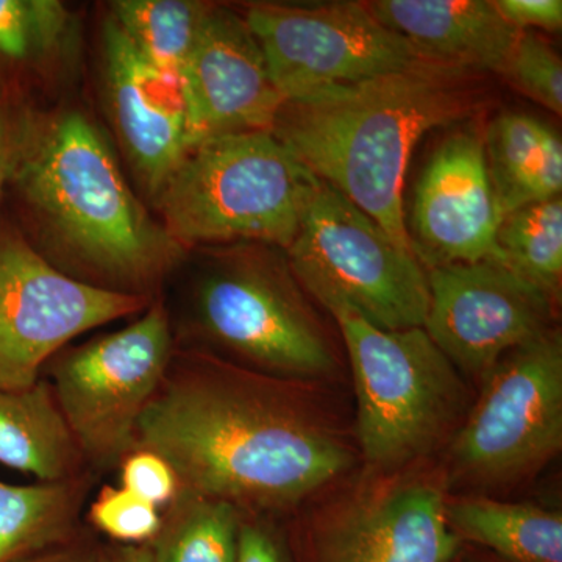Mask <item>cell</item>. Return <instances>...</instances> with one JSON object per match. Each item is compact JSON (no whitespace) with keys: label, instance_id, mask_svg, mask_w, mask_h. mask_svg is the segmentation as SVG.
Masks as SVG:
<instances>
[{"label":"cell","instance_id":"6da1fadb","mask_svg":"<svg viewBox=\"0 0 562 562\" xmlns=\"http://www.w3.org/2000/svg\"><path fill=\"white\" fill-rule=\"evenodd\" d=\"M136 447L161 454L180 490L246 516L284 512L350 464L292 382L179 349L139 422Z\"/></svg>","mask_w":562,"mask_h":562},{"label":"cell","instance_id":"f1b7e54d","mask_svg":"<svg viewBox=\"0 0 562 562\" xmlns=\"http://www.w3.org/2000/svg\"><path fill=\"white\" fill-rule=\"evenodd\" d=\"M562 191V144L560 133L552 125L543 127L541 143L536 151L531 171L525 181L522 206L552 201L561 198Z\"/></svg>","mask_w":562,"mask_h":562},{"label":"cell","instance_id":"277c9868","mask_svg":"<svg viewBox=\"0 0 562 562\" xmlns=\"http://www.w3.org/2000/svg\"><path fill=\"white\" fill-rule=\"evenodd\" d=\"M162 301L179 350L288 382L331 371L330 347L279 247L190 250Z\"/></svg>","mask_w":562,"mask_h":562},{"label":"cell","instance_id":"ffe728a7","mask_svg":"<svg viewBox=\"0 0 562 562\" xmlns=\"http://www.w3.org/2000/svg\"><path fill=\"white\" fill-rule=\"evenodd\" d=\"M99 482L92 472L25 486L0 482V562H20L72 538Z\"/></svg>","mask_w":562,"mask_h":562},{"label":"cell","instance_id":"ac0fdd59","mask_svg":"<svg viewBox=\"0 0 562 562\" xmlns=\"http://www.w3.org/2000/svg\"><path fill=\"white\" fill-rule=\"evenodd\" d=\"M79 20L58 0H0V94L35 101L76 69Z\"/></svg>","mask_w":562,"mask_h":562},{"label":"cell","instance_id":"30bf717a","mask_svg":"<svg viewBox=\"0 0 562 562\" xmlns=\"http://www.w3.org/2000/svg\"><path fill=\"white\" fill-rule=\"evenodd\" d=\"M154 302V301H151ZM146 299L70 279L33 249L0 206V387L24 390L44 366L85 333L135 319Z\"/></svg>","mask_w":562,"mask_h":562},{"label":"cell","instance_id":"9a60e30c","mask_svg":"<svg viewBox=\"0 0 562 562\" xmlns=\"http://www.w3.org/2000/svg\"><path fill=\"white\" fill-rule=\"evenodd\" d=\"M414 254L428 269L501 261V205L487 171L483 133L464 128L432 154L414 194Z\"/></svg>","mask_w":562,"mask_h":562},{"label":"cell","instance_id":"4fadbf2b","mask_svg":"<svg viewBox=\"0 0 562 562\" xmlns=\"http://www.w3.org/2000/svg\"><path fill=\"white\" fill-rule=\"evenodd\" d=\"M103 110L125 166L150 206L188 154L180 77L150 65L106 14L101 29Z\"/></svg>","mask_w":562,"mask_h":562},{"label":"cell","instance_id":"d6986e66","mask_svg":"<svg viewBox=\"0 0 562 562\" xmlns=\"http://www.w3.org/2000/svg\"><path fill=\"white\" fill-rule=\"evenodd\" d=\"M0 464L38 482L92 472L47 380L24 390L0 387Z\"/></svg>","mask_w":562,"mask_h":562},{"label":"cell","instance_id":"cb8c5ba5","mask_svg":"<svg viewBox=\"0 0 562 562\" xmlns=\"http://www.w3.org/2000/svg\"><path fill=\"white\" fill-rule=\"evenodd\" d=\"M497 247L506 268L549 295L561 297L562 201L532 203L503 217Z\"/></svg>","mask_w":562,"mask_h":562},{"label":"cell","instance_id":"44dd1931","mask_svg":"<svg viewBox=\"0 0 562 562\" xmlns=\"http://www.w3.org/2000/svg\"><path fill=\"white\" fill-rule=\"evenodd\" d=\"M461 542L490 549L503 562H562V514L531 503L461 498L446 503Z\"/></svg>","mask_w":562,"mask_h":562},{"label":"cell","instance_id":"603a6c76","mask_svg":"<svg viewBox=\"0 0 562 562\" xmlns=\"http://www.w3.org/2000/svg\"><path fill=\"white\" fill-rule=\"evenodd\" d=\"M213 2L114 0L106 14L150 65L180 77Z\"/></svg>","mask_w":562,"mask_h":562},{"label":"cell","instance_id":"d6a6232c","mask_svg":"<svg viewBox=\"0 0 562 562\" xmlns=\"http://www.w3.org/2000/svg\"><path fill=\"white\" fill-rule=\"evenodd\" d=\"M103 542L87 524L68 541L31 554L20 562H102Z\"/></svg>","mask_w":562,"mask_h":562},{"label":"cell","instance_id":"ba28073f","mask_svg":"<svg viewBox=\"0 0 562 562\" xmlns=\"http://www.w3.org/2000/svg\"><path fill=\"white\" fill-rule=\"evenodd\" d=\"M284 254L317 301L349 303L383 330L424 327L430 292L419 258L330 184L319 180Z\"/></svg>","mask_w":562,"mask_h":562},{"label":"cell","instance_id":"3957f363","mask_svg":"<svg viewBox=\"0 0 562 562\" xmlns=\"http://www.w3.org/2000/svg\"><path fill=\"white\" fill-rule=\"evenodd\" d=\"M480 76L420 63L284 102L271 133L313 176L346 195L398 246L413 250L403 187L414 147L432 128L469 120L483 109L486 91Z\"/></svg>","mask_w":562,"mask_h":562},{"label":"cell","instance_id":"4316f807","mask_svg":"<svg viewBox=\"0 0 562 562\" xmlns=\"http://www.w3.org/2000/svg\"><path fill=\"white\" fill-rule=\"evenodd\" d=\"M502 76L525 98L562 114V61L549 41L531 31L520 32Z\"/></svg>","mask_w":562,"mask_h":562},{"label":"cell","instance_id":"7402d4cb","mask_svg":"<svg viewBox=\"0 0 562 562\" xmlns=\"http://www.w3.org/2000/svg\"><path fill=\"white\" fill-rule=\"evenodd\" d=\"M241 517L231 503L180 490L161 509L154 562H235Z\"/></svg>","mask_w":562,"mask_h":562},{"label":"cell","instance_id":"8fae6325","mask_svg":"<svg viewBox=\"0 0 562 562\" xmlns=\"http://www.w3.org/2000/svg\"><path fill=\"white\" fill-rule=\"evenodd\" d=\"M269 72L284 102L351 87L420 65L397 35L373 18L366 2L299 7H244Z\"/></svg>","mask_w":562,"mask_h":562},{"label":"cell","instance_id":"2e32d148","mask_svg":"<svg viewBox=\"0 0 562 562\" xmlns=\"http://www.w3.org/2000/svg\"><path fill=\"white\" fill-rule=\"evenodd\" d=\"M462 542L446 502L428 484H403L362 498L314 538L310 562H450Z\"/></svg>","mask_w":562,"mask_h":562},{"label":"cell","instance_id":"52a82bcc","mask_svg":"<svg viewBox=\"0 0 562 562\" xmlns=\"http://www.w3.org/2000/svg\"><path fill=\"white\" fill-rule=\"evenodd\" d=\"M162 294L120 330L69 344L46 366L58 408L98 476L136 449L139 422L176 353Z\"/></svg>","mask_w":562,"mask_h":562},{"label":"cell","instance_id":"d4e9b609","mask_svg":"<svg viewBox=\"0 0 562 562\" xmlns=\"http://www.w3.org/2000/svg\"><path fill=\"white\" fill-rule=\"evenodd\" d=\"M546 122L531 114H498L483 133L487 171L503 217L522 205L525 181L531 171Z\"/></svg>","mask_w":562,"mask_h":562},{"label":"cell","instance_id":"836d02e7","mask_svg":"<svg viewBox=\"0 0 562 562\" xmlns=\"http://www.w3.org/2000/svg\"><path fill=\"white\" fill-rule=\"evenodd\" d=\"M102 562H154L149 543L146 546H124L103 542Z\"/></svg>","mask_w":562,"mask_h":562},{"label":"cell","instance_id":"9c48e42d","mask_svg":"<svg viewBox=\"0 0 562 562\" xmlns=\"http://www.w3.org/2000/svg\"><path fill=\"white\" fill-rule=\"evenodd\" d=\"M484 379L454 438L453 473L479 487L538 471L562 446V338L549 328L506 353Z\"/></svg>","mask_w":562,"mask_h":562},{"label":"cell","instance_id":"8992f818","mask_svg":"<svg viewBox=\"0 0 562 562\" xmlns=\"http://www.w3.org/2000/svg\"><path fill=\"white\" fill-rule=\"evenodd\" d=\"M319 302L349 351L366 460L387 471L430 452L461 413L464 391L457 368L424 327L383 330L349 303Z\"/></svg>","mask_w":562,"mask_h":562},{"label":"cell","instance_id":"484cf974","mask_svg":"<svg viewBox=\"0 0 562 562\" xmlns=\"http://www.w3.org/2000/svg\"><path fill=\"white\" fill-rule=\"evenodd\" d=\"M85 524L109 542L146 546L161 525V509L122 486L105 484L85 509Z\"/></svg>","mask_w":562,"mask_h":562},{"label":"cell","instance_id":"5bb4252c","mask_svg":"<svg viewBox=\"0 0 562 562\" xmlns=\"http://www.w3.org/2000/svg\"><path fill=\"white\" fill-rule=\"evenodd\" d=\"M188 151L205 140L272 132L284 99L246 18L213 3L180 74Z\"/></svg>","mask_w":562,"mask_h":562},{"label":"cell","instance_id":"4dcf8cb0","mask_svg":"<svg viewBox=\"0 0 562 562\" xmlns=\"http://www.w3.org/2000/svg\"><path fill=\"white\" fill-rule=\"evenodd\" d=\"M494 5L503 20L516 31H561V0H494Z\"/></svg>","mask_w":562,"mask_h":562},{"label":"cell","instance_id":"f546056e","mask_svg":"<svg viewBox=\"0 0 562 562\" xmlns=\"http://www.w3.org/2000/svg\"><path fill=\"white\" fill-rule=\"evenodd\" d=\"M36 102L0 94V206L24 133L29 113Z\"/></svg>","mask_w":562,"mask_h":562},{"label":"cell","instance_id":"7a4b0ae2","mask_svg":"<svg viewBox=\"0 0 562 562\" xmlns=\"http://www.w3.org/2000/svg\"><path fill=\"white\" fill-rule=\"evenodd\" d=\"M2 203L44 260L98 290L155 301L190 254L81 106H32Z\"/></svg>","mask_w":562,"mask_h":562},{"label":"cell","instance_id":"5b68a950","mask_svg":"<svg viewBox=\"0 0 562 562\" xmlns=\"http://www.w3.org/2000/svg\"><path fill=\"white\" fill-rule=\"evenodd\" d=\"M317 184L271 132L238 133L188 151L151 211L188 251L238 243L286 250Z\"/></svg>","mask_w":562,"mask_h":562},{"label":"cell","instance_id":"e0dca14e","mask_svg":"<svg viewBox=\"0 0 562 562\" xmlns=\"http://www.w3.org/2000/svg\"><path fill=\"white\" fill-rule=\"evenodd\" d=\"M366 7L417 60L469 72L502 74L520 33L494 0H373Z\"/></svg>","mask_w":562,"mask_h":562},{"label":"cell","instance_id":"e575fe53","mask_svg":"<svg viewBox=\"0 0 562 562\" xmlns=\"http://www.w3.org/2000/svg\"><path fill=\"white\" fill-rule=\"evenodd\" d=\"M450 562H458V561H457V558H454V560H453V561H450Z\"/></svg>","mask_w":562,"mask_h":562},{"label":"cell","instance_id":"83f0119b","mask_svg":"<svg viewBox=\"0 0 562 562\" xmlns=\"http://www.w3.org/2000/svg\"><path fill=\"white\" fill-rule=\"evenodd\" d=\"M120 472V486L158 509L166 508L180 491V482L161 454L136 447L125 454L116 469Z\"/></svg>","mask_w":562,"mask_h":562},{"label":"cell","instance_id":"1f68e13d","mask_svg":"<svg viewBox=\"0 0 562 562\" xmlns=\"http://www.w3.org/2000/svg\"><path fill=\"white\" fill-rule=\"evenodd\" d=\"M235 562H284L280 543L262 517L243 514Z\"/></svg>","mask_w":562,"mask_h":562},{"label":"cell","instance_id":"7c38bea8","mask_svg":"<svg viewBox=\"0 0 562 562\" xmlns=\"http://www.w3.org/2000/svg\"><path fill=\"white\" fill-rule=\"evenodd\" d=\"M424 330L454 368L486 375L506 353L549 330L553 301L497 260L427 271Z\"/></svg>","mask_w":562,"mask_h":562}]
</instances>
